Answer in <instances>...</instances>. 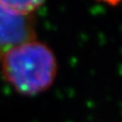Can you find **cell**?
<instances>
[{
	"instance_id": "1",
	"label": "cell",
	"mask_w": 122,
	"mask_h": 122,
	"mask_svg": "<svg viewBox=\"0 0 122 122\" xmlns=\"http://www.w3.org/2000/svg\"><path fill=\"white\" fill-rule=\"evenodd\" d=\"M1 58L4 78L23 94L43 92L55 80L57 61L45 44L23 43L9 49Z\"/></svg>"
},
{
	"instance_id": "2",
	"label": "cell",
	"mask_w": 122,
	"mask_h": 122,
	"mask_svg": "<svg viewBox=\"0 0 122 122\" xmlns=\"http://www.w3.org/2000/svg\"><path fill=\"white\" fill-rule=\"evenodd\" d=\"M36 33L28 15L15 14L0 5V58L12 47L33 41Z\"/></svg>"
},
{
	"instance_id": "3",
	"label": "cell",
	"mask_w": 122,
	"mask_h": 122,
	"mask_svg": "<svg viewBox=\"0 0 122 122\" xmlns=\"http://www.w3.org/2000/svg\"><path fill=\"white\" fill-rule=\"evenodd\" d=\"M44 2V0H0V5L15 14L28 15Z\"/></svg>"
},
{
	"instance_id": "4",
	"label": "cell",
	"mask_w": 122,
	"mask_h": 122,
	"mask_svg": "<svg viewBox=\"0 0 122 122\" xmlns=\"http://www.w3.org/2000/svg\"><path fill=\"white\" fill-rule=\"evenodd\" d=\"M99 1H102V2H105L107 4H110V5H116V4L120 3L122 0H99Z\"/></svg>"
}]
</instances>
